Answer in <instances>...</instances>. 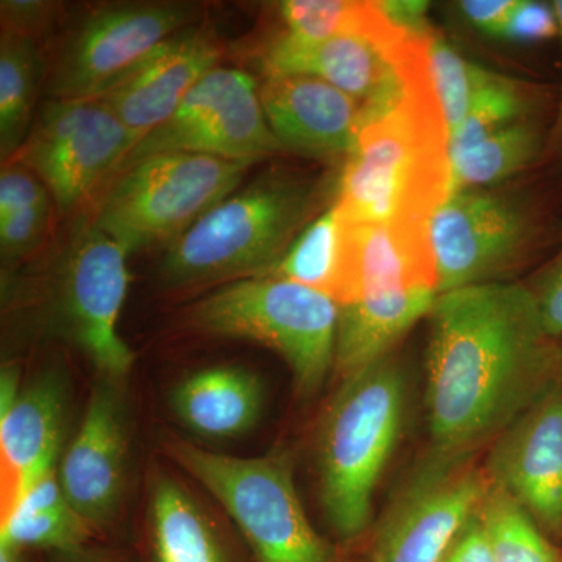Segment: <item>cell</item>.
I'll return each instance as SVG.
<instances>
[{
    "label": "cell",
    "mask_w": 562,
    "mask_h": 562,
    "mask_svg": "<svg viewBox=\"0 0 562 562\" xmlns=\"http://www.w3.org/2000/svg\"><path fill=\"white\" fill-rule=\"evenodd\" d=\"M428 319L431 449L473 453L557 379L552 338L522 284L487 281L439 294Z\"/></svg>",
    "instance_id": "cell-1"
},
{
    "label": "cell",
    "mask_w": 562,
    "mask_h": 562,
    "mask_svg": "<svg viewBox=\"0 0 562 562\" xmlns=\"http://www.w3.org/2000/svg\"><path fill=\"white\" fill-rule=\"evenodd\" d=\"M449 128L430 79L406 85L390 113L361 128L335 205L346 224L430 222L450 192Z\"/></svg>",
    "instance_id": "cell-2"
},
{
    "label": "cell",
    "mask_w": 562,
    "mask_h": 562,
    "mask_svg": "<svg viewBox=\"0 0 562 562\" xmlns=\"http://www.w3.org/2000/svg\"><path fill=\"white\" fill-rule=\"evenodd\" d=\"M324 195L319 181L265 173L213 206L169 246L161 280L184 290L265 276L313 221Z\"/></svg>",
    "instance_id": "cell-3"
},
{
    "label": "cell",
    "mask_w": 562,
    "mask_h": 562,
    "mask_svg": "<svg viewBox=\"0 0 562 562\" xmlns=\"http://www.w3.org/2000/svg\"><path fill=\"white\" fill-rule=\"evenodd\" d=\"M405 402V372L391 353L346 376L322 417V509L342 541L368 530L376 486L401 438Z\"/></svg>",
    "instance_id": "cell-4"
},
{
    "label": "cell",
    "mask_w": 562,
    "mask_h": 562,
    "mask_svg": "<svg viewBox=\"0 0 562 562\" xmlns=\"http://www.w3.org/2000/svg\"><path fill=\"white\" fill-rule=\"evenodd\" d=\"M339 305L327 294L276 277L232 281L191 313L199 330L277 351L303 397L316 394L335 369Z\"/></svg>",
    "instance_id": "cell-5"
},
{
    "label": "cell",
    "mask_w": 562,
    "mask_h": 562,
    "mask_svg": "<svg viewBox=\"0 0 562 562\" xmlns=\"http://www.w3.org/2000/svg\"><path fill=\"white\" fill-rule=\"evenodd\" d=\"M165 447L221 503L255 562H338L306 517L288 454L227 457L183 439Z\"/></svg>",
    "instance_id": "cell-6"
},
{
    "label": "cell",
    "mask_w": 562,
    "mask_h": 562,
    "mask_svg": "<svg viewBox=\"0 0 562 562\" xmlns=\"http://www.w3.org/2000/svg\"><path fill=\"white\" fill-rule=\"evenodd\" d=\"M250 166L191 151L150 155L117 173L91 222L127 254L172 244L238 190Z\"/></svg>",
    "instance_id": "cell-7"
},
{
    "label": "cell",
    "mask_w": 562,
    "mask_h": 562,
    "mask_svg": "<svg viewBox=\"0 0 562 562\" xmlns=\"http://www.w3.org/2000/svg\"><path fill=\"white\" fill-rule=\"evenodd\" d=\"M127 255L92 222H77L40 290L41 317L49 330L114 379H124L133 364V351L117 330L131 280Z\"/></svg>",
    "instance_id": "cell-8"
},
{
    "label": "cell",
    "mask_w": 562,
    "mask_h": 562,
    "mask_svg": "<svg viewBox=\"0 0 562 562\" xmlns=\"http://www.w3.org/2000/svg\"><path fill=\"white\" fill-rule=\"evenodd\" d=\"M490 486L472 453L431 449L384 514L366 562H441Z\"/></svg>",
    "instance_id": "cell-9"
},
{
    "label": "cell",
    "mask_w": 562,
    "mask_h": 562,
    "mask_svg": "<svg viewBox=\"0 0 562 562\" xmlns=\"http://www.w3.org/2000/svg\"><path fill=\"white\" fill-rule=\"evenodd\" d=\"M279 150L255 80L243 70L216 66L188 92L165 124L128 151L116 173L150 155L169 151L255 165Z\"/></svg>",
    "instance_id": "cell-10"
},
{
    "label": "cell",
    "mask_w": 562,
    "mask_h": 562,
    "mask_svg": "<svg viewBox=\"0 0 562 562\" xmlns=\"http://www.w3.org/2000/svg\"><path fill=\"white\" fill-rule=\"evenodd\" d=\"M192 3H116L95 10L70 36L52 69V99H90L116 87L177 33L190 27Z\"/></svg>",
    "instance_id": "cell-11"
},
{
    "label": "cell",
    "mask_w": 562,
    "mask_h": 562,
    "mask_svg": "<svg viewBox=\"0 0 562 562\" xmlns=\"http://www.w3.org/2000/svg\"><path fill=\"white\" fill-rule=\"evenodd\" d=\"M132 149L127 128L101 98L52 99L22 146L21 162L68 213Z\"/></svg>",
    "instance_id": "cell-12"
},
{
    "label": "cell",
    "mask_w": 562,
    "mask_h": 562,
    "mask_svg": "<svg viewBox=\"0 0 562 562\" xmlns=\"http://www.w3.org/2000/svg\"><path fill=\"white\" fill-rule=\"evenodd\" d=\"M131 471V422L122 379L101 375L87 412L58 462L63 494L92 532L117 522Z\"/></svg>",
    "instance_id": "cell-13"
},
{
    "label": "cell",
    "mask_w": 562,
    "mask_h": 562,
    "mask_svg": "<svg viewBox=\"0 0 562 562\" xmlns=\"http://www.w3.org/2000/svg\"><path fill=\"white\" fill-rule=\"evenodd\" d=\"M428 228L438 294L492 281L519 257L530 235L520 203L491 190L452 192Z\"/></svg>",
    "instance_id": "cell-14"
},
{
    "label": "cell",
    "mask_w": 562,
    "mask_h": 562,
    "mask_svg": "<svg viewBox=\"0 0 562 562\" xmlns=\"http://www.w3.org/2000/svg\"><path fill=\"white\" fill-rule=\"evenodd\" d=\"M484 472L547 536H562V387L557 379L495 438Z\"/></svg>",
    "instance_id": "cell-15"
},
{
    "label": "cell",
    "mask_w": 562,
    "mask_h": 562,
    "mask_svg": "<svg viewBox=\"0 0 562 562\" xmlns=\"http://www.w3.org/2000/svg\"><path fill=\"white\" fill-rule=\"evenodd\" d=\"M268 76H306L331 85L362 105V127L398 105L405 83L380 47L355 36L301 40L283 35L269 44Z\"/></svg>",
    "instance_id": "cell-16"
},
{
    "label": "cell",
    "mask_w": 562,
    "mask_h": 562,
    "mask_svg": "<svg viewBox=\"0 0 562 562\" xmlns=\"http://www.w3.org/2000/svg\"><path fill=\"white\" fill-rule=\"evenodd\" d=\"M258 94L281 149L328 165L349 158L362 128L360 102L306 76H268Z\"/></svg>",
    "instance_id": "cell-17"
},
{
    "label": "cell",
    "mask_w": 562,
    "mask_h": 562,
    "mask_svg": "<svg viewBox=\"0 0 562 562\" xmlns=\"http://www.w3.org/2000/svg\"><path fill=\"white\" fill-rule=\"evenodd\" d=\"M220 58V43L210 32L188 27L98 98L120 117L135 147L172 116Z\"/></svg>",
    "instance_id": "cell-18"
},
{
    "label": "cell",
    "mask_w": 562,
    "mask_h": 562,
    "mask_svg": "<svg viewBox=\"0 0 562 562\" xmlns=\"http://www.w3.org/2000/svg\"><path fill=\"white\" fill-rule=\"evenodd\" d=\"M69 392L57 368L41 371L0 414V516L61 460Z\"/></svg>",
    "instance_id": "cell-19"
},
{
    "label": "cell",
    "mask_w": 562,
    "mask_h": 562,
    "mask_svg": "<svg viewBox=\"0 0 562 562\" xmlns=\"http://www.w3.org/2000/svg\"><path fill=\"white\" fill-rule=\"evenodd\" d=\"M430 222H344L339 305L382 292L427 288L438 292Z\"/></svg>",
    "instance_id": "cell-20"
},
{
    "label": "cell",
    "mask_w": 562,
    "mask_h": 562,
    "mask_svg": "<svg viewBox=\"0 0 562 562\" xmlns=\"http://www.w3.org/2000/svg\"><path fill=\"white\" fill-rule=\"evenodd\" d=\"M265 386L241 366H213L184 376L171 391V409L203 439H236L260 420Z\"/></svg>",
    "instance_id": "cell-21"
},
{
    "label": "cell",
    "mask_w": 562,
    "mask_h": 562,
    "mask_svg": "<svg viewBox=\"0 0 562 562\" xmlns=\"http://www.w3.org/2000/svg\"><path fill=\"white\" fill-rule=\"evenodd\" d=\"M438 295L435 290L417 288L366 295L339 305L335 371L344 380L391 355L413 325L428 317Z\"/></svg>",
    "instance_id": "cell-22"
},
{
    "label": "cell",
    "mask_w": 562,
    "mask_h": 562,
    "mask_svg": "<svg viewBox=\"0 0 562 562\" xmlns=\"http://www.w3.org/2000/svg\"><path fill=\"white\" fill-rule=\"evenodd\" d=\"M149 562H239L227 536L172 476L151 483L147 516Z\"/></svg>",
    "instance_id": "cell-23"
},
{
    "label": "cell",
    "mask_w": 562,
    "mask_h": 562,
    "mask_svg": "<svg viewBox=\"0 0 562 562\" xmlns=\"http://www.w3.org/2000/svg\"><path fill=\"white\" fill-rule=\"evenodd\" d=\"M92 535L66 501L58 468L32 484L16 505L0 516V543L22 552H65L87 546Z\"/></svg>",
    "instance_id": "cell-24"
},
{
    "label": "cell",
    "mask_w": 562,
    "mask_h": 562,
    "mask_svg": "<svg viewBox=\"0 0 562 562\" xmlns=\"http://www.w3.org/2000/svg\"><path fill=\"white\" fill-rule=\"evenodd\" d=\"M286 35L301 40L355 36L375 44L394 60L395 55L416 38L392 24L382 2L357 0H288L280 3Z\"/></svg>",
    "instance_id": "cell-25"
},
{
    "label": "cell",
    "mask_w": 562,
    "mask_h": 562,
    "mask_svg": "<svg viewBox=\"0 0 562 562\" xmlns=\"http://www.w3.org/2000/svg\"><path fill=\"white\" fill-rule=\"evenodd\" d=\"M43 54L35 36L2 31L0 40V155L10 160L27 140Z\"/></svg>",
    "instance_id": "cell-26"
},
{
    "label": "cell",
    "mask_w": 562,
    "mask_h": 562,
    "mask_svg": "<svg viewBox=\"0 0 562 562\" xmlns=\"http://www.w3.org/2000/svg\"><path fill=\"white\" fill-rule=\"evenodd\" d=\"M344 272V221L333 201L291 244L283 258L261 277L294 281L338 303ZM339 305V303H338Z\"/></svg>",
    "instance_id": "cell-27"
},
{
    "label": "cell",
    "mask_w": 562,
    "mask_h": 562,
    "mask_svg": "<svg viewBox=\"0 0 562 562\" xmlns=\"http://www.w3.org/2000/svg\"><path fill=\"white\" fill-rule=\"evenodd\" d=\"M50 225V192L27 166H3L0 176V254L20 261L38 249Z\"/></svg>",
    "instance_id": "cell-28"
},
{
    "label": "cell",
    "mask_w": 562,
    "mask_h": 562,
    "mask_svg": "<svg viewBox=\"0 0 562 562\" xmlns=\"http://www.w3.org/2000/svg\"><path fill=\"white\" fill-rule=\"evenodd\" d=\"M541 140L528 122L492 133L465 149L450 154V192L487 190L531 165Z\"/></svg>",
    "instance_id": "cell-29"
},
{
    "label": "cell",
    "mask_w": 562,
    "mask_h": 562,
    "mask_svg": "<svg viewBox=\"0 0 562 562\" xmlns=\"http://www.w3.org/2000/svg\"><path fill=\"white\" fill-rule=\"evenodd\" d=\"M479 513L495 562H560L546 532L506 492L491 484Z\"/></svg>",
    "instance_id": "cell-30"
},
{
    "label": "cell",
    "mask_w": 562,
    "mask_h": 562,
    "mask_svg": "<svg viewBox=\"0 0 562 562\" xmlns=\"http://www.w3.org/2000/svg\"><path fill=\"white\" fill-rule=\"evenodd\" d=\"M428 63L432 90L441 105L450 138L468 116L473 98L490 77L491 70L465 60L438 33L431 36Z\"/></svg>",
    "instance_id": "cell-31"
},
{
    "label": "cell",
    "mask_w": 562,
    "mask_h": 562,
    "mask_svg": "<svg viewBox=\"0 0 562 562\" xmlns=\"http://www.w3.org/2000/svg\"><path fill=\"white\" fill-rule=\"evenodd\" d=\"M528 110L530 102L522 87L508 77L491 72L473 98L468 116L450 136L449 155L465 149L508 125L525 121Z\"/></svg>",
    "instance_id": "cell-32"
},
{
    "label": "cell",
    "mask_w": 562,
    "mask_h": 562,
    "mask_svg": "<svg viewBox=\"0 0 562 562\" xmlns=\"http://www.w3.org/2000/svg\"><path fill=\"white\" fill-rule=\"evenodd\" d=\"M554 35H560V24L553 3L517 0L516 9L503 25L498 38L528 44L553 38Z\"/></svg>",
    "instance_id": "cell-33"
},
{
    "label": "cell",
    "mask_w": 562,
    "mask_h": 562,
    "mask_svg": "<svg viewBox=\"0 0 562 562\" xmlns=\"http://www.w3.org/2000/svg\"><path fill=\"white\" fill-rule=\"evenodd\" d=\"M532 294L538 302L547 335L552 339L558 338L562 335V255L543 273Z\"/></svg>",
    "instance_id": "cell-34"
},
{
    "label": "cell",
    "mask_w": 562,
    "mask_h": 562,
    "mask_svg": "<svg viewBox=\"0 0 562 562\" xmlns=\"http://www.w3.org/2000/svg\"><path fill=\"white\" fill-rule=\"evenodd\" d=\"M441 562H495L479 512L462 528Z\"/></svg>",
    "instance_id": "cell-35"
},
{
    "label": "cell",
    "mask_w": 562,
    "mask_h": 562,
    "mask_svg": "<svg viewBox=\"0 0 562 562\" xmlns=\"http://www.w3.org/2000/svg\"><path fill=\"white\" fill-rule=\"evenodd\" d=\"M54 3L36 2V0H3L2 31L35 36L36 29L43 27L49 20Z\"/></svg>",
    "instance_id": "cell-36"
},
{
    "label": "cell",
    "mask_w": 562,
    "mask_h": 562,
    "mask_svg": "<svg viewBox=\"0 0 562 562\" xmlns=\"http://www.w3.org/2000/svg\"><path fill=\"white\" fill-rule=\"evenodd\" d=\"M517 0H464L458 3L464 20L484 33L498 36L516 9Z\"/></svg>",
    "instance_id": "cell-37"
},
{
    "label": "cell",
    "mask_w": 562,
    "mask_h": 562,
    "mask_svg": "<svg viewBox=\"0 0 562 562\" xmlns=\"http://www.w3.org/2000/svg\"><path fill=\"white\" fill-rule=\"evenodd\" d=\"M384 13L403 32L409 35L428 38L432 31L430 21H428L427 2H406V0H392V2H382Z\"/></svg>",
    "instance_id": "cell-38"
},
{
    "label": "cell",
    "mask_w": 562,
    "mask_h": 562,
    "mask_svg": "<svg viewBox=\"0 0 562 562\" xmlns=\"http://www.w3.org/2000/svg\"><path fill=\"white\" fill-rule=\"evenodd\" d=\"M46 554L44 562H136L131 554L90 542L77 549Z\"/></svg>",
    "instance_id": "cell-39"
},
{
    "label": "cell",
    "mask_w": 562,
    "mask_h": 562,
    "mask_svg": "<svg viewBox=\"0 0 562 562\" xmlns=\"http://www.w3.org/2000/svg\"><path fill=\"white\" fill-rule=\"evenodd\" d=\"M21 372L14 364H5L0 372V414L9 412L21 394Z\"/></svg>",
    "instance_id": "cell-40"
},
{
    "label": "cell",
    "mask_w": 562,
    "mask_h": 562,
    "mask_svg": "<svg viewBox=\"0 0 562 562\" xmlns=\"http://www.w3.org/2000/svg\"><path fill=\"white\" fill-rule=\"evenodd\" d=\"M553 7L554 10H557L558 24H560V36L562 41V0L553 2ZM550 144H552L554 149H562V91L560 106H558L557 120H554L552 140H550Z\"/></svg>",
    "instance_id": "cell-41"
},
{
    "label": "cell",
    "mask_w": 562,
    "mask_h": 562,
    "mask_svg": "<svg viewBox=\"0 0 562 562\" xmlns=\"http://www.w3.org/2000/svg\"><path fill=\"white\" fill-rule=\"evenodd\" d=\"M0 562H31L27 552L0 543Z\"/></svg>",
    "instance_id": "cell-42"
},
{
    "label": "cell",
    "mask_w": 562,
    "mask_h": 562,
    "mask_svg": "<svg viewBox=\"0 0 562 562\" xmlns=\"http://www.w3.org/2000/svg\"><path fill=\"white\" fill-rule=\"evenodd\" d=\"M557 380L562 387V357H558Z\"/></svg>",
    "instance_id": "cell-43"
}]
</instances>
